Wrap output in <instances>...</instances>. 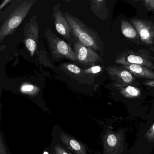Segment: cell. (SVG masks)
I'll list each match as a JSON object with an SVG mask.
<instances>
[{"instance_id": "obj_1", "label": "cell", "mask_w": 154, "mask_h": 154, "mask_svg": "<svg viewBox=\"0 0 154 154\" xmlns=\"http://www.w3.org/2000/svg\"><path fill=\"white\" fill-rule=\"evenodd\" d=\"M63 13L72 29L76 42L93 49L95 52H104V44L98 32L73 15L67 12Z\"/></svg>"}, {"instance_id": "obj_2", "label": "cell", "mask_w": 154, "mask_h": 154, "mask_svg": "<svg viewBox=\"0 0 154 154\" xmlns=\"http://www.w3.org/2000/svg\"><path fill=\"white\" fill-rule=\"evenodd\" d=\"M36 2V0H21L18 7L6 17L1 23L0 42L16 31Z\"/></svg>"}, {"instance_id": "obj_3", "label": "cell", "mask_w": 154, "mask_h": 154, "mask_svg": "<svg viewBox=\"0 0 154 154\" xmlns=\"http://www.w3.org/2000/svg\"><path fill=\"white\" fill-rule=\"evenodd\" d=\"M45 39L50 57L54 61L68 60L78 64L72 47L57 36L49 28H47L45 31Z\"/></svg>"}, {"instance_id": "obj_4", "label": "cell", "mask_w": 154, "mask_h": 154, "mask_svg": "<svg viewBox=\"0 0 154 154\" xmlns=\"http://www.w3.org/2000/svg\"><path fill=\"white\" fill-rule=\"evenodd\" d=\"M39 30L37 16H33L23 28V42L30 55L33 56L37 49L39 39Z\"/></svg>"}, {"instance_id": "obj_5", "label": "cell", "mask_w": 154, "mask_h": 154, "mask_svg": "<svg viewBox=\"0 0 154 154\" xmlns=\"http://www.w3.org/2000/svg\"><path fill=\"white\" fill-rule=\"evenodd\" d=\"M53 19L57 33H59L72 47L75 43L72 29L60 9V4H57L52 8Z\"/></svg>"}, {"instance_id": "obj_6", "label": "cell", "mask_w": 154, "mask_h": 154, "mask_svg": "<svg viewBox=\"0 0 154 154\" xmlns=\"http://www.w3.org/2000/svg\"><path fill=\"white\" fill-rule=\"evenodd\" d=\"M115 63L120 65H138L143 66L154 70V64L146 54L132 51H126L119 54L115 60Z\"/></svg>"}, {"instance_id": "obj_7", "label": "cell", "mask_w": 154, "mask_h": 154, "mask_svg": "<svg viewBox=\"0 0 154 154\" xmlns=\"http://www.w3.org/2000/svg\"><path fill=\"white\" fill-rule=\"evenodd\" d=\"M78 63L86 66H92L103 62V58L91 48L78 42L72 46Z\"/></svg>"}, {"instance_id": "obj_8", "label": "cell", "mask_w": 154, "mask_h": 154, "mask_svg": "<svg viewBox=\"0 0 154 154\" xmlns=\"http://www.w3.org/2000/svg\"><path fill=\"white\" fill-rule=\"evenodd\" d=\"M131 22L138 33L140 40L148 45L154 44V23L146 20L131 19Z\"/></svg>"}, {"instance_id": "obj_9", "label": "cell", "mask_w": 154, "mask_h": 154, "mask_svg": "<svg viewBox=\"0 0 154 154\" xmlns=\"http://www.w3.org/2000/svg\"><path fill=\"white\" fill-rule=\"evenodd\" d=\"M106 71L114 83L131 85L137 84L133 75L122 66H109Z\"/></svg>"}, {"instance_id": "obj_10", "label": "cell", "mask_w": 154, "mask_h": 154, "mask_svg": "<svg viewBox=\"0 0 154 154\" xmlns=\"http://www.w3.org/2000/svg\"><path fill=\"white\" fill-rule=\"evenodd\" d=\"M61 70L64 72L72 79L76 80L79 82L85 84L87 83L91 77L86 75L84 72V69L76 65L68 63H63L60 65Z\"/></svg>"}, {"instance_id": "obj_11", "label": "cell", "mask_w": 154, "mask_h": 154, "mask_svg": "<svg viewBox=\"0 0 154 154\" xmlns=\"http://www.w3.org/2000/svg\"><path fill=\"white\" fill-rule=\"evenodd\" d=\"M107 2L105 0H91L90 1L91 11L102 20H106L109 17V10Z\"/></svg>"}, {"instance_id": "obj_12", "label": "cell", "mask_w": 154, "mask_h": 154, "mask_svg": "<svg viewBox=\"0 0 154 154\" xmlns=\"http://www.w3.org/2000/svg\"><path fill=\"white\" fill-rule=\"evenodd\" d=\"M122 66L136 77L154 80V71L148 67L138 65H127Z\"/></svg>"}, {"instance_id": "obj_13", "label": "cell", "mask_w": 154, "mask_h": 154, "mask_svg": "<svg viewBox=\"0 0 154 154\" xmlns=\"http://www.w3.org/2000/svg\"><path fill=\"white\" fill-rule=\"evenodd\" d=\"M60 138L63 143L71 150L77 154H87L83 144L74 138L64 133H61Z\"/></svg>"}, {"instance_id": "obj_14", "label": "cell", "mask_w": 154, "mask_h": 154, "mask_svg": "<svg viewBox=\"0 0 154 154\" xmlns=\"http://www.w3.org/2000/svg\"><path fill=\"white\" fill-rule=\"evenodd\" d=\"M113 85L115 88L119 90L122 94L125 97L135 98L140 95V90L133 85L114 83Z\"/></svg>"}, {"instance_id": "obj_15", "label": "cell", "mask_w": 154, "mask_h": 154, "mask_svg": "<svg viewBox=\"0 0 154 154\" xmlns=\"http://www.w3.org/2000/svg\"><path fill=\"white\" fill-rule=\"evenodd\" d=\"M121 29L122 35L127 38L131 39L139 38L138 33L135 27L125 20H122Z\"/></svg>"}, {"instance_id": "obj_16", "label": "cell", "mask_w": 154, "mask_h": 154, "mask_svg": "<svg viewBox=\"0 0 154 154\" xmlns=\"http://www.w3.org/2000/svg\"><path fill=\"white\" fill-rule=\"evenodd\" d=\"M20 91L24 94L34 96L39 92V88L38 86L29 83H24L20 87Z\"/></svg>"}, {"instance_id": "obj_17", "label": "cell", "mask_w": 154, "mask_h": 154, "mask_svg": "<svg viewBox=\"0 0 154 154\" xmlns=\"http://www.w3.org/2000/svg\"><path fill=\"white\" fill-rule=\"evenodd\" d=\"M102 67L100 66H91L90 68L84 69V73L88 76L92 77L94 76L95 75L99 73L102 71Z\"/></svg>"}, {"instance_id": "obj_18", "label": "cell", "mask_w": 154, "mask_h": 154, "mask_svg": "<svg viewBox=\"0 0 154 154\" xmlns=\"http://www.w3.org/2000/svg\"><path fill=\"white\" fill-rule=\"evenodd\" d=\"M142 3L148 11L154 12V0H145L142 1Z\"/></svg>"}, {"instance_id": "obj_19", "label": "cell", "mask_w": 154, "mask_h": 154, "mask_svg": "<svg viewBox=\"0 0 154 154\" xmlns=\"http://www.w3.org/2000/svg\"><path fill=\"white\" fill-rule=\"evenodd\" d=\"M107 143L110 146L113 147L116 146L117 143V139L115 135L110 134L107 138Z\"/></svg>"}, {"instance_id": "obj_20", "label": "cell", "mask_w": 154, "mask_h": 154, "mask_svg": "<svg viewBox=\"0 0 154 154\" xmlns=\"http://www.w3.org/2000/svg\"><path fill=\"white\" fill-rule=\"evenodd\" d=\"M54 151L56 154H72L62 147L60 145H57L55 146Z\"/></svg>"}, {"instance_id": "obj_21", "label": "cell", "mask_w": 154, "mask_h": 154, "mask_svg": "<svg viewBox=\"0 0 154 154\" xmlns=\"http://www.w3.org/2000/svg\"><path fill=\"white\" fill-rule=\"evenodd\" d=\"M0 154H7L6 152V149L5 148L4 144L3 143V140H2V138L1 137V142H0Z\"/></svg>"}, {"instance_id": "obj_22", "label": "cell", "mask_w": 154, "mask_h": 154, "mask_svg": "<svg viewBox=\"0 0 154 154\" xmlns=\"http://www.w3.org/2000/svg\"><path fill=\"white\" fill-rule=\"evenodd\" d=\"M14 0H4L0 6V10H2V8H4L6 5H8L9 3H12L14 2Z\"/></svg>"}, {"instance_id": "obj_23", "label": "cell", "mask_w": 154, "mask_h": 154, "mask_svg": "<svg viewBox=\"0 0 154 154\" xmlns=\"http://www.w3.org/2000/svg\"><path fill=\"white\" fill-rule=\"evenodd\" d=\"M144 85L154 88V80H148L143 83Z\"/></svg>"}, {"instance_id": "obj_24", "label": "cell", "mask_w": 154, "mask_h": 154, "mask_svg": "<svg viewBox=\"0 0 154 154\" xmlns=\"http://www.w3.org/2000/svg\"><path fill=\"white\" fill-rule=\"evenodd\" d=\"M151 130H152V131H154V124H153V126H152V128H151Z\"/></svg>"}]
</instances>
